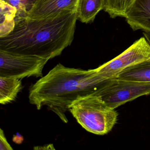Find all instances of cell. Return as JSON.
<instances>
[{
    "label": "cell",
    "instance_id": "1",
    "mask_svg": "<svg viewBox=\"0 0 150 150\" xmlns=\"http://www.w3.org/2000/svg\"><path fill=\"white\" fill-rule=\"evenodd\" d=\"M77 20L76 10L44 18L16 17L13 30L0 38V50L50 60L71 44Z\"/></svg>",
    "mask_w": 150,
    "mask_h": 150
},
{
    "label": "cell",
    "instance_id": "2",
    "mask_svg": "<svg viewBox=\"0 0 150 150\" xmlns=\"http://www.w3.org/2000/svg\"><path fill=\"white\" fill-rule=\"evenodd\" d=\"M109 79L96 69L71 68L59 63L30 87L29 100L38 110L46 106L67 123L69 106L79 98L96 95Z\"/></svg>",
    "mask_w": 150,
    "mask_h": 150
},
{
    "label": "cell",
    "instance_id": "3",
    "mask_svg": "<svg viewBox=\"0 0 150 150\" xmlns=\"http://www.w3.org/2000/svg\"><path fill=\"white\" fill-rule=\"evenodd\" d=\"M69 111L78 123L88 132L108 134L117 123L118 113L96 95L79 98L69 107Z\"/></svg>",
    "mask_w": 150,
    "mask_h": 150
},
{
    "label": "cell",
    "instance_id": "4",
    "mask_svg": "<svg viewBox=\"0 0 150 150\" xmlns=\"http://www.w3.org/2000/svg\"><path fill=\"white\" fill-rule=\"evenodd\" d=\"M148 95H150V82L117 78L108 80L96 94L114 109L140 96Z\"/></svg>",
    "mask_w": 150,
    "mask_h": 150
},
{
    "label": "cell",
    "instance_id": "5",
    "mask_svg": "<svg viewBox=\"0 0 150 150\" xmlns=\"http://www.w3.org/2000/svg\"><path fill=\"white\" fill-rule=\"evenodd\" d=\"M49 59L35 56L10 53L0 50V76L21 79L43 77Z\"/></svg>",
    "mask_w": 150,
    "mask_h": 150
},
{
    "label": "cell",
    "instance_id": "6",
    "mask_svg": "<svg viewBox=\"0 0 150 150\" xmlns=\"http://www.w3.org/2000/svg\"><path fill=\"white\" fill-rule=\"evenodd\" d=\"M150 58V44L143 37L120 55L96 69L102 76L112 79L125 69Z\"/></svg>",
    "mask_w": 150,
    "mask_h": 150
},
{
    "label": "cell",
    "instance_id": "7",
    "mask_svg": "<svg viewBox=\"0 0 150 150\" xmlns=\"http://www.w3.org/2000/svg\"><path fill=\"white\" fill-rule=\"evenodd\" d=\"M79 0H37L28 16L44 18L65 10H77Z\"/></svg>",
    "mask_w": 150,
    "mask_h": 150
},
{
    "label": "cell",
    "instance_id": "8",
    "mask_svg": "<svg viewBox=\"0 0 150 150\" xmlns=\"http://www.w3.org/2000/svg\"><path fill=\"white\" fill-rule=\"evenodd\" d=\"M125 18L134 31H150V0H135Z\"/></svg>",
    "mask_w": 150,
    "mask_h": 150
},
{
    "label": "cell",
    "instance_id": "9",
    "mask_svg": "<svg viewBox=\"0 0 150 150\" xmlns=\"http://www.w3.org/2000/svg\"><path fill=\"white\" fill-rule=\"evenodd\" d=\"M23 86L21 79L0 76V103L6 105L14 101Z\"/></svg>",
    "mask_w": 150,
    "mask_h": 150
},
{
    "label": "cell",
    "instance_id": "10",
    "mask_svg": "<svg viewBox=\"0 0 150 150\" xmlns=\"http://www.w3.org/2000/svg\"><path fill=\"white\" fill-rule=\"evenodd\" d=\"M115 78L139 82H150V58L125 69Z\"/></svg>",
    "mask_w": 150,
    "mask_h": 150
},
{
    "label": "cell",
    "instance_id": "11",
    "mask_svg": "<svg viewBox=\"0 0 150 150\" xmlns=\"http://www.w3.org/2000/svg\"><path fill=\"white\" fill-rule=\"evenodd\" d=\"M103 4L104 0H79L76 10L78 19L83 23L92 22L103 10Z\"/></svg>",
    "mask_w": 150,
    "mask_h": 150
},
{
    "label": "cell",
    "instance_id": "12",
    "mask_svg": "<svg viewBox=\"0 0 150 150\" xmlns=\"http://www.w3.org/2000/svg\"><path fill=\"white\" fill-rule=\"evenodd\" d=\"M0 38H3L9 35L13 30L17 11L16 8L2 0H0Z\"/></svg>",
    "mask_w": 150,
    "mask_h": 150
},
{
    "label": "cell",
    "instance_id": "13",
    "mask_svg": "<svg viewBox=\"0 0 150 150\" xmlns=\"http://www.w3.org/2000/svg\"><path fill=\"white\" fill-rule=\"evenodd\" d=\"M135 0H104L103 10L111 18L126 16Z\"/></svg>",
    "mask_w": 150,
    "mask_h": 150
},
{
    "label": "cell",
    "instance_id": "14",
    "mask_svg": "<svg viewBox=\"0 0 150 150\" xmlns=\"http://www.w3.org/2000/svg\"><path fill=\"white\" fill-rule=\"evenodd\" d=\"M11 146L8 142L4 131L0 129V150H13Z\"/></svg>",
    "mask_w": 150,
    "mask_h": 150
},
{
    "label": "cell",
    "instance_id": "15",
    "mask_svg": "<svg viewBox=\"0 0 150 150\" xmlns=\"http://www.w3.org/2000/svg\"><path fill=\"white\" fill-rule=\"evenodd\" d=\"M37 1V0H21L25 7L28 16L32 10Z\"/></svg>",
    "mask_w": 150,
    "mask_h": 150
},
{
    "label": "cell",
    "instance_id": "16",
    "mask_svg": "<svg viewBox=\"0 0 150 150\" xmlns=\"http://www.w3.org/2000/svg\"><path fill=\"white\" fill-rule=\"evenodd\" d=\"M23 141V137L21 134H19V133H17L16 135H14L13 137V141L15 142L16 144H22Z\"/></svg>",
    "mask_w": 150,
    "mask_h": 150
},
{
    "label": "cell",
    "instance_id": "17",
    "mask_svg": "<svg viewBox=\"0 0 150 150\" xmlns=\"http://www.w3.org/2000/svg\"><path fill=\"white\" fill-rule=\"evenodd\" d=\"M143 34H144V37L145 38L146 40L148 41L150 44V31H144Z\"/></svg>",
    "mask_w": 150,
    "mask_h": 150
}]
</instances>
